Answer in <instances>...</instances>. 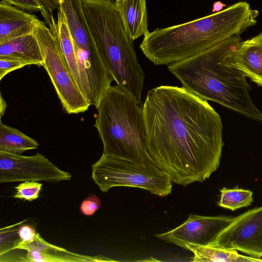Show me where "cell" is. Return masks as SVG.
Segmentation results:
<instances>
[{"mask_svg": "<svg viewBox=\"0 0 262 262\" xmlns=\"http://www.w3.org/2000/svg\"><path fill=\"white\" fill-rule=\"evenodd\" d=\"M220 199L217 205L232 211L250 206L253 201V192L241 188L220 189Z\"/></svg>", "mask_w": 262, "mask_h": 262, "instance_id": "obj_20", "label": "cell"}, {"mask_svg": "<svg viewBox=\"0 0 262 262\" xmlns=\"http://www.w3.org/2000/svg\"><path fill=\"white\" fill-rule=\"evenodd\" d=\"M14 6L30 13L41 12L45 7L40 0H7Z\"/></svg>", "mask_w": 262, "mask_h": 262, "instance_id": "obj_24", "label": "cell"}, {"mask_svg": "<svg viewBox=\"0 0 262 262\" xmlns=\"http://www.w3.org/2000/svg\"><path fill=\"white\" fill-rule=\"evenodd\" d=\"M211 245L262 258V206L233 217Z\"/></svg>", "mask_w": 262, "mask_h": 262, "instance_id": "obj_10", "label": "cell"}, {"mask_svg": "<svg viewBox=\"0 0 262 262\" xmlns=\"http://www.w3.org/2000/svg\"><path fill=\"white\" fill-rule=\"evenodd\" d=\"M225 62L262 86V32L242 41L226 56Z\"/></svg>", "mask_w": 262, "mask_h": 262, "instance_id": "obj_12", "label": "cell"}, {"mask_svg": "<svg viewBox=\"0 0 262 262\" xmlns=\"http://www.w3.org/2000/svg\"><path fill=\"white\" fill-rule=\"evenodd\" d=\"M57 28L61 48L73 78L83 95V86L81 78L78 63L75 54L74 44L65 16L58 9Z\"/></svg>", "mask_w": 262, "mask_h": 262, "instance_id": "obj_19", "label": "cell"}, {"mask_svg": "<svg viewBox=\"0 0 262 262\" xmlns=\"http://www.w3.org/2000/svg\"><path fill=\"white\" fill-rule=\"evenodd\" d=\"M41 13L46 23L37 18L33 33L41 50L43 62L64 111L69 114L86 111L90 104L79 90L63 55L57 21L45 9Z\"/></svg>", "mask_w": 262, "mask_h": 262, "instance_id": "obj_6", "label": "cell"}, {"mask_svg": "<svg viewBox=\"0 0 262 262\" xmlns=\"http://www.w3.org/2000/svg\"><path fill=\"white\" fill-rule=\"evenodd\" d=\"M92 178L100 190L107 192L115 187L146 190L159 196L172 190V182L163 170L139 167L125 160L102 155L92 165Z\"/></svg>", "mask_w": 262, "mask_h": 262, "instance_id": "obj_7", "label": "cell"}, {"mask_svg": "<svg viewBox=\"0 0 262 262\" xmlns=\"http://www.w3.org/2000/svg\"><path fill=\"white\" fill-rule=\"evenodd\" d=\"M101 206L100 199L94 194H91L81 203L80 210L85 216H92Z\"/></svg>", "mask_w": 262, "mask_h": 262, "instance_id": "obj_23", "label": "cell"}, {"mask_svg": "<svg viewBox=\"0 0 262 262\" xmlns=\"http://www.w3.org/2000/svg\"><path fill=\"white\" fill-rule=\"evenodd\" d=\"M73 40L82 80L91 84L105 79L109 71L102 61L84 15L82 0H59Z\"/></svg>", "mask_w": 262, "mask_h": 262, "instance_id": "obj_8", "label": "cell"}, {"mask_svg": "<svg viewBox=\"0 0 262 262\" xmlns=\"http://www.w3.org/2000/svg\"><path fill=\"white\" fill-rule=\"evenodd\" d=\"M34 63L29 60L13 56L0 57V80L8 73L28 65Z\"/></svg>", "mask_w": 262, "mask_h": 262, "instance_id": "obj_22", "label": "cell"}, {"mask_svg": "<svg viewBox=\"0 0 262 262\" xmlns=\"http://www.w3.org/2000/svg\"><path fill=\"white\" fill-rule=\"evenodd\" d=\"M72 175L61 170L43 155L26 156L0 151V183L69 181Z\"/></svg>", "mask_w": 262, "mask_h": 262, "instance_id": "obj_9", "label": "cell"}, {"mask_svg": "<svg viewBox=\"0 0 262 262\" xmlns=\"http://www.w3.org/2000/svg\"><path fill=\"white\" fill-rule=\"evenodd\" d=\"M37 141L17 129L0 121V151L21 155L23 152L38 147Z\"/></svg>", "mask_w": 262, "mask_h": 262, "instance_id": "obj_18", "label": "cell"}, {"mask_svg": "<svg viewBox=\"0 0 262 262\" xmlns=\"http://www.w3.org/2000/svg\"><path fill=\"white\" fill-rule=\"evenodd\" d=\"M1 56L21 58L38 66L43 62L40 46L33 33L0 43Z\"/></svg>", "mask_w": 262, "mask_h": 262, "instance_id": "obj_17", "label": "cell"}, {"mask_svg": "<svg viewBox=\"0 0 262 262\" xmlns=\"http://www.w3.org/2000/svg\"><path fill=\"white\" fill-rule=\"evenodd\" d=\"M147 151L172 182L186 186L219 167L224 143L219 114L183 87L150 90L142 105Z\"/></svg>", "mask_w": 262, "mask_h": 262, "instance_id": "obj_1", "label": "cell"}, {"mask_svg": "<svg viewBox=\"0 0 262 262\" xmlns=\"http://www.w3.org/2000/svg\"><path fill=\"white\" fill-rule=\"evenodd\" d=\"M7 107V104L2 97V94H1V99H0V116L1 119L3 116L4 115L5 110Z\"/></svg>", "mask_w": 262, "mask_h": 262, "instance_id": "obj_27", "label": "cell"}, {"mask_svg": "<svg viewBox=\"0 0 262 262\" xmlns=\"http://www.w3.org/2000/svg\"><path fill=\"white\" fill-rule=\"evenodd\" d=\"M45 9L51 15L53 11L59 7V0H40Z\"/></svg>", "mask_w": 262, "mask_h": 262, "instance_id": "obj_26", "label": "cell"}, {"mask_svg": "<svg viewBox=\"0 0 262 262\" xmlns=\"http://www.w3.org/2000/svg\"><path fill=\"white\" fill-rule=\"evenodd\" d=\"M35 15L24 11L7 0L0 2V43L33 33Z\"/></svg>", "mask_w": 262, "mask_h": 262, "instance_id": "obj_14", "label": "cell"}, {"mask_svg": "<svg viewBox=\"0 0 262 262\" xmlns=\"http://www.w3.org/2000/svg\"><path fill=\"white\" fill-rule=\"evenodd\" d=\"M242 41L240 35H236L194 56L170 64L168 69L192 93L262 123V113L250 96L246 77L225 62L226 56Z\"/></svg>", "mask_w": 262, "mask_h": 262, "instance_id": "obj_3", "label": "cell"}, {"mask_svg": "<svg viewBox=\"0 0 262 262\" xmlns=\"http://www.w3.org/2000/svg\"><path fill=\"white\" fill-rule=\"evenodd\" d=\"M127 35L133 41L149 33L146 0L114 1Z\"/></svg>", "mask_w": 262, "mask_h": 262, "instance_id": "obj_15", "label": "cell"}, {"mask_svg": "<svg viewBox=\"0 0 262 262\" xmlns=\"http://www.w3.org/2000/svg\"><path fill=\"white\" fill-rule=\"evenodd\" d=\"M258 15L249 3L239 2L212 14L149 32L140 48L154 64L169 65L240 35L256 24Z\"/></svg>", "mask_w": 262, "mask_h": 262, "instance_id": "obj_2", "label": "cell"}, {"mask_svg": "<svg viewBox=\"0 0 262 262\" xmlns=\"http://www.w3.org/2000/svg\"><path fill=\"white\" fill-rule=\"evenodd\" d=\"M177 246L191 251L193 256L190 261L194 262H258L262 258L240 254L237 250L228 249L215 246H198L188 243L179 244Z\"/></svg>", "mask_w": 262, "mask_h": 262, "instance_id": "obj_16", "label": "cell"}, {"mask_svg": "<svg viewBox=\"0 0 262 262\" xmlns=\"http://www.w3.org/2000/svg\"><path fill=\"white\" fill-rule=\"evenodd\" d=\"M42 186V184L37 181H24L15 187L16 192L13 197L31 202L38 198Z\"/></svg>", "mask_w": 262, "mask_h": 262, "instance_id": "obj_21", "label": "cell"}, {"mask_svg": "<svg viewBox=\"0 0 262 262\" xmlns=\"http://www.w3.org/2000/svg\"><path fill=\"white\" fill-rule=\"evenodd\" d=\"M21 249L27 251L23 258L25 261H115L102 255L88 256L76 254L52 245L45 241L37 233L32 242L18 245L13 250Z\"/></svg>", "mask_w": 262, "mask_h": 262, "instance_id": "obj_13", "label": "cell"}, {"mask_svg": "<svg viewBox=\"0 0 262 262\" xmlns=\"http://www.w3.org/2000/svg\"><path fill=\"white\" fill-rule=\"evenodd\" d=\"M86 21L100 57L117 85L142 104L145 73L111 0H82Z\"/></svg>", "mask_w": 262, "mask_h": 262, "instance_id": "obj_4", "label": "cell"}, {"mask_svg": "<svg viewBox=\"0 0 262 262\" xmlns=\"http://www.w3.org/2000/svg\"><path fill=\"white\" fill-rule=\"evenodd\" d=\"M111 1H114L115 0H111Z\"/></svg>", "mask_w": 262, "mask_h": 262, "instance_id": "obj_29", "label": "cell"}, {"mask_svg": "<svg viewBox=\"0 0 262 262\" xmlns=\"http://www.w3.org/2000/svg\"><path fill=\"white\" fill-rule=\"evenodd\" d=\"M18 238L14 243V247L20 245L30 243L36 238L37 233L35 229L29 225H22L19 226L17 231Z\"/></svg>", "mask_w": 262, "mask_h": 262, "instance_id": "obj_25", "label": "cell"}, {"mask_svg": "<svg viewBox=\"0 0 262 262\" xmlns=\"http://www.w3.org/2000/svg\"><path fill=\"white\" fill-rule=\"evenodd\" d=\"M224 6H225V5L222 3L220 2H216L214 4L213 11L216 12L220 11Z\"/></svg>", "mask_w": 262, "mask_h": 262, "instance_id": "obj_28", "label": "cell"}, {"mask_svg": "<svg viewBox=\"0 0 262 262\" xmlns=\"http://www.w3.org/2000/svg\"><path fill=\"white\" fill-rule=\"evenodd\" d=\"M142 105L117 85L111 86L97 109L94 126L103 143L102 155L159 169L146 148Z\"/></svg>", "mask_w": 262, "mask_h": 262, "instance_id": "obj_5", "label": "cell"}, {"mask_svg": "<svg viewBox=\"0 0 262 262\" xmlns=\"http://www.w3.org/2000/svg\"><path fill=\"white\" fill-rule=\"evenodd\" d=\"M230 216H203L189 214L187 220L168 232L156 234L158 238L176 245L188 243L211 245L220 233L232 222Z\"/></svg>", "mask_w": 262, "mask_h": 262, "instance_id": "obj_11", "label": "cell"}]
</instances>
